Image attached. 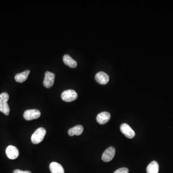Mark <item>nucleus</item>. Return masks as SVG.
Returning <instances> with one entry per match:
<instances>
[{
    "label": "nucleus",
    "mask_w": 173,
    "mask_h": 173,
    "mask_svg": "<svg viewBox=\"0 0 173 173\" xmlns=\"http://www.w3.org/2000/svg\"><path fill=\"white\" fill-rule=\"evenodd\" d=\"M95 79L98 83L102 85L106 84L109 81V77L108 75L101 71L96 74Z\"/></svg>",
    "instance_id": "obj_8"
},
{
    "label": "nucleus",
    "mask_w": 173,
    "mask_h": 173,
    "mask_svg": "<svg viewBox=\"0 0 173 173\" xmlns=\"http://www.w3.org/2000/svg\"><path fill=\"white\" fill-rule=\"evenodd\" d=\"M9 95L7 93H3L0 94V105L7 103L9 100Z\"/></svg>",
    "instance_id": "obj_16"
},
{
    "label": "nucleus",
    "mask_w": 173,
    "mask_h": 173,
    "mask_svg": "<svg viewBox=\"0 0 173 173\" xmlns=\"http://www.w3.org/2000/svg\"><path fill=\"white\" fill-rule=\"evenodd\" d=\"M115 154V150L113 147L107 148L102 154V160L105 162H108L113 160Z\"/></svg>",
    "instance_id": "obj_7"
},
{
    "label": "nucleus",
    "mask_w": 173,
    "mask_h": 173,
    "mask_svg": "<svg viewBox=\"0 0 173 173\" xmlns=\"http://www.w3.org/2000/svg\"><path fill=\"white\" fill-rule=\"evenodd\" d=\"M120 130L121 132L129 138H133L135 137V132L130 126L126 123H124L120 126Z\"/></svg>",
    "instance_id": "obj_5"
},
{
    "label": "nucleus",
    "mask_w": 173,
    "mask_h": 173,
    "mask_svg": "<svg viewBox=\"0 0 173 173\" xmlns=\"http://www.w3.org/2000/svg\"><path fill=\"white\" fill-rule=\"evenodd\" d=\"M61 98L64 101L71 102L76 100L77 98V94L74 90L68 89L63 92Z\"/></svg>",
    "instance_id": "obj_2"
},
{
    "label": "nucleus",
    "mask_w": 173,
    "mask_h": 173,
    "mask_svg": "<svg viewBox=\"0 0 173 173\" xmlns=\"http://www.w3.org/2000/svg\"><path fill=\"white\" fill-rule=\"evenodd\" d=\"M51 173H64V169L62 165L57 162H52L50 164Z\"/></svg>",
    "instance_id": "obj_10"
},
{
    "label": "nucleus",
    "mask_w": 173,
    "mask_h": 173,
    "mask_svg": "<svg viewBox=\"0 0 173 173\" xmlns=\"http://www.w3.org/2000/svg\"><path fill=\"white\" fill-rule=\"evenodd\" d=\"M110 118L111 115L109 113L104 112L98 114L96 119L98 123H99L100 124L104 125L110 120Z\"/></svg>",
    "instance_id": "obj_9"
},
{
    "label": "nucleus",
    "mask_w": 173,
    "mask_h": 173,
    "mask_svg": "<svg viewBox=\"0 0 173 173\" xmlns=\"http://www.w3.org/2000/svg\"><path fill=\"white\" fill-rule=\"evenodd\" d=\"M63 61L64 64L71 68H75L77 67V63L75 60L68 55H65L63 56Z\"/></svg>",
    "instance_id": "obj_12"
},
{
    "label": "nucleus",
    "mask_w": 173,
    "mask_h": 173,
    "mask_svg": "<svg viewBox=\"0 0 173 173\" xmlns=\"http://www.w3.org/2000/svg\"><path fill=\"white\" fill-rule=\"evenodd\" d=\"M129 170L127 168L123 167L118 169L113 173H129Z\"/></svg>",
    "instance_id": "obj_17"
},
{
    "label": "nucleus",
    "mask_w": 173,
    "mask_h": 173,
    "mask_svg": "<svg viewBox=\"0 0 173 173\" xmlns=\"http://www.w3.org/2000/svg\"><path fill=\"white\" fill-rule=\"evenodd\" d=\"M13 173H31V172L29 171H22L19 169H16L14 171Z\"/></svg>",
    "instance_id": "obj_18"
},
{
    "label": "nucleus",
    "mask_w": 173,
    "mask_h": 173,
    "mask_svg": "<svg viewBox=\"0 0 173 173\" xmlns=\"http://www.w3.org/2000/svg\"><path fill=\"white\" fill-rule=\"evenodd\" d=\"M6 152L8 158L11 160L16 159L19 154L18 148L13 145L8 146L6 149Z\"/></svg>",
    "instance_id": "obj_6"
},
{
    "label": "nucleus",
    "mask_w": 173,
    "mask_h": 173,
    "mask_svg": "<svg viewBox=\"0 0 173 173\" xmlns=\"http://www.w3.org/2000/svg\"><path fill=\"white\" fill-rule=\"evenodd\" d=\"M46 134V130L43 127H39L37 129L32 135L31 141L35 144L39 143L43 141Z\"/></svg>",
    "instance_id": "obj_1"
},
{
    "label": "nucleus",
    "mask_w": 173,
    "mask_h": 173,
    "mask_svg": "<svg viewBox=\"0 0 173 173\" xmlns=\"http://www.w3.org/2000/svg\"><path fill=\"white\" fill-rule=\"evenodd\" d=\"M41 113L39 110L37 109H31L27 110L24 112L23 117L26 120H30L39 118L40 117Z\"/></svg>",
    "instance_id": "obj_3"
},
{
    "label": "nucleus",
    "mask_w": 173,
    "mask_h": 173,
    "mask_svg": "<svg viewBox=\"0 0 173 173\" xmlns=\"http://www.w3.org/2000/svg\"><path fill=\"white\" fill-rule=\"evenodd\" d=\"M159 166L158 163L156 161H152L147 167V173H158Z\"/></svg>",
    "instance_id": "obj_14"
},
{
    "label": "nucleus",
    "mask_w": 173,
    "mask_h": 173,
    "mask_svg": "<svg viewBox=\"0 0 173 173\" xmlns=\"http://www.w3.org/2000/svg\"><path fill=\"white\" fill-rule=\"evenodd\" d=\"M30 73V70H27L22 72V73L16 74V75L15 76V77H14L15 80L16 82H19V83H22L23 82L26 80Z\"/></svg>",
    "instance_id": "obj_13"
},
{
    "label": "nucleus",
    "mask_w": 173,
    "mask_h": 173,
    "mask_svg": "<svg viewBox=\"0 0 173 173\" xmlns=\"http://www.w3.org/2000/svg\"><path fill=\"white\" fill-rule=\"evenodd\" d=\"M55 79V74L51 72L47 71L45 73L44 79L43 84L45 87L47 88H51L54 84Z\"/></svg>",
    "instance_id": "obj_4"
},
{
    "label": "nucleus",
    "mask_w": 173,
    "mask_h": 173,
    "mask_svg": "<svg viewBox=\"0 0 173 173\" xmlns=\"http://www.w3.org/2000/svg\"><path fill=\"white\" fill-rule=\"evenodd\" d=\"M84 128L81 125L76 126L74 127L69 130L68 131V135L70 136H73L74 135L79 136L83 133Z\"/></svg>",
    "instance_id": "obj_11"
},
{
    "label": "nucleus",
    "mask_w": 173,
    "mask_h": 173,
    "mask_svg": "<svg viewBox=\"0 0 173 173\" xmlns=\"http://www.w3.org/2000/svg\"><path fill=\"white\" fill-rule=\"evenodd\" d=\"M10 111L9 105L7 103L0 105V112H1L6 115H9Z\"/></svg>",
    "instance_id": "obj_15"
}]
</instances>
